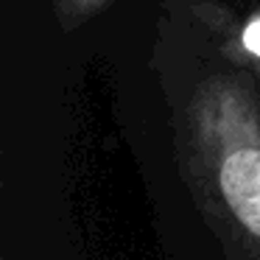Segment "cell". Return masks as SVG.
<instances>
[{
	"label": "cell",
	"mask_w": 260,
	"mask_h": 260,
	"mask_svg": "<svg viewBox=\"0 0 260 260\" xmlns=\"http://www.w3.org/2000/svg\"><path fill=\"white\" fill-rule=\"evenodd\" d=\"M185 168L238 260H260V95L241 70L193 87L182 115Z\"/></svg>",
	"instance_id": "cell-1"
},
{
	"label": "cell",
	"mask_w": 260,
	"mask_h": 260,
	"mask_svg": "<svg viewBox=\"0 0 260 260\" xmlns=\"http://www.w3.org/2000/svg\"><path fill=\"white\" fill-rule=\"evenodd\" d=\"M190 12L210 40L221 48L226 62L252 79L260 95V12H232L215 0H193Z\"/></svg>",
	"instance_id": "cell-2"
},
{
	"label": "cell",
	"mask_w": 260,
	"mask_h": 260,
	"mask_svg": "<svg viewBox=\"0 0 260 260\" xmlns=\"http://www.w3.org/2000/svg\"><path fill=\"white\" fill-rule=\"evenodd\" d=\"M53 3H56L62 28L70 31V28H79L81 23H87L90 17H95L109 0H53Z\"/></svg>",
	"instance_id": "cell-3"
}]
</instances>
